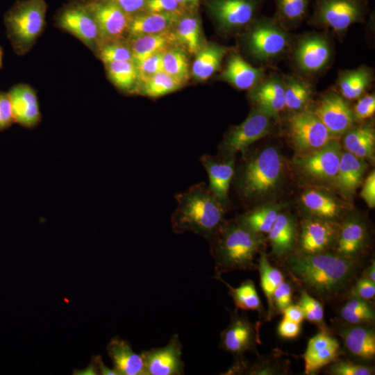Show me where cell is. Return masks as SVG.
I'll return each instance as SVG.
<instances>
[{
  "mask_svg": "<svg viewBox=\"0 0 375 375\" xmlns=\"http://www.w3.org/2000/svg\"><path fill=\"white\" fill-rule=\"evenodd\" d=\"M285 266L294 281L308 293L326 301L344 293L359 269L358 260L331 251L291 253L285 258Z\"/></svg>",
  "mask_w": 375,
  "mask_h": 375,
  "instance_id": "cell-1",
  "label": "cell"
},
{
  "mask_svg": "<svg viewBox=\"0 0 375 375\" xmlns=\"http://www.w3.org/2000/svg\"><path fill=\"white\" fill-rule=\"evenodd\" d=\"M209 240L215 278L230 272L257 269L256 256L265 243L264 235L252 232L238 221L224 222Z\"/></svg>",
  "mask_w": 375,
  "mask_h": 375,
  "instance_id": "cell-2",
  "label": "cell"
},
{
  "mask_svg": "<svg viewBox=\"0 0 375 375\" xmlns=\"http://www.w3.org/2000/svg\"><path fill=\"white\" fill-rule=\"evenodd\" d=\"M178 206L171 217L176 234L193 233L210 240L224 223L225 206L203 183L175 196Z\"/></svg>",
  "mask_w": 375,
  "mask_h": 375,
  "instance_id": "cell-3",
  "label": "cell"
},
{
  "mask_svg": "<svg viewBox=\"0 0 375 375\" xmlns=\"http://www.w3.org/2000/svg\"><path fill=\"white\" fill-rule=\"evenodd\" d=\"M283 160L279 151L268 147L251 157L244 165L238 181L243 197H262L274 192L281 183Z\"/></svg>",
  "mask_w": 375,
  "mask_h": 375,
  "instance_id": "cell-4",
  "label": "cell"
},
{
  "mask_svg": "<svg viewBox=\"0 0 375 375\" xmlns=\"http://www.w3.org/2000/svg\"><path fill=\"white\" fill-rule=\"evenodd\" d=\"M46 10L44 0H22L7 11L4 23L15 53L24 54L31 47L44 26Z\"/></svg>",
  "mask_w": 375,
  "mask_h": 375,
  "instance_id": "cell-5",
  "label": "cell"
},
{
  "mask_svg": "<svg viewBox=\"0 0 375 375\" xmlns=\"http://www.w3.org/2000/svg\"><path fill=\"white\" fill-rule=\"evenodd\" d=\"M249 26L247 46L256 59L272 61L289 50L291 40L288 30L274 18H256Z\"/></svg>",
  "mask_w": 375,
  "mask_h": 375,
  "instance_id": "cell-6",
  "label": "cell"
},
{
  "mask_svg": "<svg viewBox=\"0 0 375 375\" xmlns=\"http://www.w3.org/2000/svg\"><path fill=\"white\" fill-rule=\"evenodd\" d=\"M368 11V0H315L310 22L342 34L352 24L363 22Z\"/></svg>",
  "mask_w": 375,
  "mask_h": 375,
  "instance_id": "cell-7",
  "label": "cell"
},
{
  "mask_svg": "<svg viewBox=\"0 0 375 375\" xmlns=\"http://www.w3.org/2000/svg\"><path fill=\"white\" fill-rule=\"evenodd\" d=\"M272 118L256 107L242 123L226 133L219 147L221 154L235 156L238 151L244 154L249 145L270 133Z\"/></svg>",
  "mask_w": 375,
  "mask_h": 375,
  "instance_id": "cell-8",
  "label": "cell"
},
{
  "mask_svg": "<svg viewBox=\"0 0 375 375\" xmlns=\"http://www.w3.org/2000/svg\"><path fill=\"white\" fill-rule=\"evenodd\" d=\"M290 138L300 152L316 151L331 139L332 135L313 110L294 112L288 119Z\"/></svg>",
  "mask_w": 375,
  "mask_h": 375,
  "instance_id": "cell-9",
  "label": "cell"
},
{
  "mask_svg": "<svg viewBox=\"0 0 375 375\" xmlns=\"http://www.w3.org/2000/svg\"><path fill=\"white\" fill-rule=\"evenodd\" d=\"M265 0H208L209 13L220 30L233 32L249 26Z\"/></svg>",
  "mask_w": 375,
  "mask_h": 375,
  "instance_id": "cell-10",
  "label": "cell"
},
{
  "mask_svg": "<svg viewBox=\"0 0 375 375\" xmlns=\"http://www.w3.org/2000/svg\"><path fill=\"white\" fill-rule=\"evenodd\" d=\"M258 344V326L246 315L231 311L230 322L220 334V348L238 360L244 359L247 352H256Z\"/></svg>",
  "mask_w": 375,
  "mask_h": 375,
  "instance_id": "cell-11",
  "label": "cell"
},
{
  "mask_svg": "<svg viewBox=\"0 0 375 375\" xmlns=\"http://www.w3.org/2000/svg\"><path fill=\"white\" fill-rule=\"evenodd\" d=\"M85 7L92 14L98 26L100 47L109 42L121 40L128 32L131 16L112 1L95 0Z\"/></svg>",
  "mask_w": 375,
  "mask_h": 375,
  "instance_id": "cell-12",
  "label": "cell"
},
{
  "mask_svg": "<svg viewBox=\"0 0 375 375\" xmlns=\"http://www.w3.org/2000/svg\"><path fill=\"white\" fill-rule=\"evenodd\" d=\"M341 154L340 142L332 138L322 148L297 158L294 162L303 173L312 178L335 181Z\"/></svg>",
  "mask_w": 375,
  "mask_h": 375,
  "instance_id": "cell-13",
  "label": "cell"
},
{
  "mask_svg": "<svg viewBox=\"0 0 375 375\" xmlns=\"http://www.w3.org/2000/svg\"><path fill=\"white\" fill-rule=\"evenodd\" d=\"M332 56V48L328 39L317 33L303 36L294 51L297 67L305 74H315L324 69Z\"/></svg>",
  "mask_w": 375,
  "mask_h": 375,
  "instance_id": "cell-14",
  "label": "cell"
},
{
  "mask_svg": "<svg viewBox=\"0 0 375 375\" xmlns=\"http://www.w3.org/2000/svg\"><path fill=\"white\" fill-rule=\"evenodd\" d=\"M146 375H181L185 365L182 360V344L178 334H174L162 347L143 350Z\"/></svg>",
  "mask_w": 375,
  "mask_h": 375,
  "instance_id": "cell-15",
  "label": "cell"
},
{
  "mask_svg": "<svg viewBox=\"0 0 375 375\" xmlns=\"http://www.w3.org/2000/svg\"><path fill=\"white\" fill-rule=\"evenodd\" d=\"M339 224L335 222L312 217L301 223L299 237V252L315 254L330 251L333 248Z\"/></svg>",
  "mask_w": 375,
  "mask_h": 375,
  "instance_id": "cell-16",
  "label": "cell"
},
{
  "mask_svg": "<svg viewBox=\"0 0 375 375\" xmlns=\"http://www.w3.org/2000/svg\"><path fill=\"white\" fill-rule=\"evenodd\" d=\"M313 111L332 136L347 133L354 121L345 99L334 92L324 94Z\"/></svg>",
  "mask_w": 375,
  "mask_h": 375,
  "instance_id": "cell-17",
  "label": "cell"
},
{
  "mask_svg": "<svg viewBox=\"0 0 375 375\" xmlns=\"http://www.w3.org/2000/svg\"><path fill=\"white\" fill-rule=\"evenodd\" d=\"M58 22L60 27L76 36L92 50L97 47L99 48L98 26L85 6L65 9L59 15Z\"/></svg>",
  "mask_w": 375,
  "mask_h": 375,
  "instance_id": "cell-18",
  "label": "cell"
},
{
  "mask_svg": "<svg viewBox=\"0 0 375 375\" xmlns=\"http://www.w3.org/2000/svg\"><path fill=\"white\" fill-rule=\"evenodd\" d=\"M340 346L338 340L328 330H320L309 339L302 358L304 373L312 374L338 358Z\"/></svg>",
  "mask_w": 375,
  "mask_h": 375,
  "instance_id": "cell-19",
  "label": "cell"
},
{
  "mask_svg": "<svg viewBox=\"0 0 375 375\" xmlns=\"http://www.w3.org/2000/svg\"><path fill=\"white\" fill-rule=\"evenodd\" d=\"M200 161L209 178V190L224 206L228 203L230 183L234 175L235 156L204 154Z\"/></svg>",
  "mask_w": 375,
  "mask_h": 375,
  "instance_id": "cell-20",
  "label": "cell"
},
{
  "mask_svg": "<svg viewBox=\"0 0 375 375\" xmlns=\"http://www.w3.org/2000/svg\"><path fill=\"white\" fill-rule=\"evenodd\" d=\"M367 244V230L365 223L357 217H349L339 225L334 252L357 260Z\"/></svg>",
  "mask_w": 375,
  "mask_h": 375,
  "instance_id": "cell-21",
  "label": "cell"
},
{
  "mask_svg": "<svg viewBox=\"0 0 375 375\" xmlns=\"http://www.w3.org/2000/svg\"><path fill=\"white\" fill-rule=\"evenodd\" d=\"M15 122L26 128L35 126L41 119L37 95L30 86L19 84L8 92Z\"/></svg>",
  "mask_w": 375,
  "mask_h": 375,
  "instance_id": "cell-22",
  "label": "cell"
},
{
  "mask_svg": "<svg viewBox=\"0 0 375 375\" xmlns=\"http://www.w3.org/2000/svg\"><path fill=\"white\" fill-rule=\"evenodd\" d=\"M250 97L256 107L273 118L285 108L284 81L279 76L261 80L251 89Z\"/></svg>",
  "mask_w": 375,
  "mask_h": 375,
  "instance_id": "cell-23",
  "label": "cell"
},
{
  "mask_svg": "<svg viewBox=\"0 0 375 375\" xmlns=\"http://www.w3.org/2000/svg\"><path fill=\"white\" fill-rule=\"evenodd\" d=\"M338 334L349 354L362 360L374 359L375 332L369 324H349Z\"/></svg>",
  "mask_w": 375,
  "mask_h": 375,
  "instance_id": "cell-24",
  "label": "cell"
},
{
  "mask_svg": "<svg viewBox=\"0 0 375 375\" xmlns=\"http://www.w3.org/2000/svg\"><path fill=\"white\" fill-rule=\"evenodd\" d=\"M106 351L117 375H146L141 354L135 353L126 340L119 336L113 337Z\"/></svg>",
  "mask_w": 375,
  "mask_h": 375,
  "instance_id": "cell-25",
  "label": "cell"
},
{
  "mask_svg": "<svg viewBox=\"0 0 375 375\" xmlns=\"http://www.w3.org/2000/svg\"><path fill=\"white\" fill-rule=\"evenodd\" d=\"M267 234L271 246L270 254L276 258L288 257L291 254L297 241V230L294 218L288 212H281Z\"/></svg>",
  "mask_w": 375,
  "mask_h": 375,
  "instance_id": "cell-26",
  "label": "cell"
},
{
  "mask_svg": "<svg viewBox=\"0 0 375 375\" xmlns=\"http://www.w3.org/2000/svg\"><path fill=\"white\" fill-rule=\"evenodd\" d=\"M264 71L251 66L240 55H232L220 76L225 81L240 90L251 89L264 78Z\"/></svg>",
  "mask_w": 375,
  "mask_h": 375,
  "instance_id": "cell-27",
  "label": "cell"
},
{
  "mask_svg": "<svg viewBox=\"0 0 375 375\" xmlns=\"http://www.w3.org/2000/svg\"><path fill=\"white\" fill-rule=\"evenodd\" d=\"M367 164L349 151L342 152L334 182L342 194L351 197L362 182Z\"/></svg>",
  "mask_w": 375,
  "mask_h": 375,
  "instance_id": "cell-28",
  "label": "cell"
},
{
  "mask_svg": "<svg viewBox=\"0 0 375 375\" xmlns=\"http://www.w3.org/2000/svg\"><path fill=\"white\" fill-rule=\"evenodd\" d=\"M180 17L172 14L141 12L131 17L128 33L131 37H138L167 31Z\"/></svg>",
  "mask_w": 375,
  "mask_h": 375,
  "instance_id": "cell-29",
  "label": "cell"
},
{
  "mask_svg": "<svg viewBox=\"0 0 375 375\" xmlns=\"http://www.w3.org/2000/svg\"><path fill=\"white\" fill-rule=\"evenodd\" d=\"M177 42L174 33L165 31L156 34L132 37L129 44L135 64L158 53L165 52Z\"/></svg>",
  "mask_w": 375,
  "mask_h": 375,
  "instance_id": "cell-30",
  "label": "cell"
},
{
  "mask_svg": "<svg viewBox=\"0 0 375 375\" xmlns=\"http://www.w3.org/2000/svg\"><path fill=\"white\" fill-rule=\"evenodd\" d=\"M347 151L356 157L374 159L375 149V131L373 126L362 124L349 129L344 140Z\"/></svg>",
  "mask_w": 375,
  "mask_h": 375,
  "instance_id": "cell-31",
  "label": "cell"
},
{
  "mask_svg": "<svg viewBox=\"0 0 375 375\" xmlns=\"http://www.w3.org/2000/svg\"><path fill=\"white\" fill-rule=\"evenodd\" d=\"M228 49L213 44L202 47L196 53L192 67L193 76L199 81H206L219 69Z\"/></svg>",
  "mask_w": 375,
  "mask_h": 375,
  "instance_id": "cell-32",
  "label": "cell"
},
{
  "mask_svg": "<svg viewBox=\"0 0 375 375\" xmlns=\"http://www.w3.org/2000/svg\"><path fill=\"white\" fill-rule=\"evenodd\" d=\"M284 206L278 203L259 206L247 212L237 221L252 232L264 235L269 233Z\"/></svg>",
  "mask_w": 375,
  "mask_h": 375,
  "instance_id": "cell-33",
  "label": "cell"
},
{
  "mask_svg": "<svg viewBox=\"0 0 375 375\" xmlns=\"http://www.w3.org/2000/svg\"><path fill=\"white\" fill-rule=\"evenodd\" d=\"M301 201L306 209L315 217L334 222L340 217L342 207L331 196L315 190L305 192Z\"/></svg>",
  "mask_w": 375,
  "mask_h": 375,
  "instance_id": "cell-34",
  "label": "cell"
},
{
  "mask_svg": "<svg viewBox=\"0 0 375 375\" xmlns=\"http://www.w3.org/2000/svg\"><path fill=\"white\" fill-rule=\"evenodd\" d=\"M372 77V70L364 66L342 72L337 81L342 97L349 100L359 98L370 85Z\"/></svg>",
  "mask_w": 375,
  "mask_h": 375,
  "instance_id": "cell-35",
  "label": "cell"
},
{
  "mask_svg": "<svg viewBox=\"0 0 375 375\" xmlns=\"http://www.w3.org/2000/svg\"><path fill=\"white\" fill-rule=\"evenodd\" d=\"M192 12L181 16L176 22L174 33L177 42L190 53H197L202 47V35L199 17Z\"/></svg>",
  "mask_w": 375,
  "mask_h": 375,
  "instance_id": "cell-36",
  "label": "cell"
},
{
  "mask_svg": "<svg viewBox=\"0 0 375 375\" xmlns=\"http://www.w3.org/2000/svg\"><path fill=\"white\" fill-rule=\"evenodd\" d=\"M312 0H274V19L285 29L298 26L306 17Z\"/></svg>",
  "mask_w": 375,
  "mask_h": 375,
  "instance_id": "cell-37",
  "label": "cell"
},
{
  "mask_svg": "<svg viewBox=\"0 0 375 375\" xmlns=\"http://www.w3.org/2000/svg\"><path fill=\"white\" fill-rule=\"evenodd\" d=\"M257 269L260 274V286L267 301L268 310L266 318L269 320L274 312L272 302L273 293L285 278L278 269L270 264L267 254L262 251L259 253V258L257 259Z\"/></svg>",
  "mask_w": 375,
  "mask_h": 375,
  "instance_id": "cell-38",
  "label": "cell"
},
{
  "mask_svg": "<svg viewBox=\"0 0 375 375\" xmlns=\"http://www.w3.org/2000/svg\"><path fill=\"white\" fill-rule=\"evenodd\" d=\"M217 280L227 286L228 294L231 297L237 309L257 311L260 315H262L264 308L253 281L245 280L238 287L233 288L221 277Z\"/></svg>",
  "mask_w": 375,
  "mask_h": 375,
  "instance_id": "cell-39",
  "label": "cell"
},
{
  "mask_svg": "<svg viewBox=\"0 0 375 375\" xmlns=\"http://www.w3.org/2000/svg\"><path fill=\"white\" fill-rule=\"evenodd\" d=\"M340 317L349 324H372L375 312L370 301L349 296L340 310Z\"/></svg>",
  "mask_w": 375,
  "mask_h": 375,
  "instance_id": "cell-40",
  "label": "cell"
},
{
  "mask_svg": "<svg viewBox=\"0 0 375 375\" xmlns=\"http://www.w3.org/2000/svg\"><path fill=\"white\" fill-rule=\"evenodd\" d=\"M283 81L285 108L295 112L303 110L312 97V86L295 76L287 77Z\"/></svg>",
  "mask_w": 375,
  "mask_h": 375,
  "instance_id": "cell-41",
  "label": "cell"
},
{
  "mask_svg": "<svg viewBox=\"0 0 375 375\" xmlns=\"http://www.w3.org/2000/svg\"><path fill=\"white\" fill-rule=\"evenodd\" d=\"M110 81L118 88L128 91L134 88L139 81L136 64L134 61L104 63Z\"/></svg>",
  "mask_w": 375,
  "mask_h": 375,
  "instance_id": "cell-42",
  "label": "cell"
},
{
  "mask_svg": "<svg viewBox=\"0 0 375 375\" xmlns=\"http://www.w3.org/2000/svg\"><path fill=\"white\" fill-rule=\"evenodd\" d=\"M140 92L151 98H157L179 89L183 83L160 71L141 82Z\"/></svg>",
  "mask_w": 375,
  "mask_h": 375,
  "instance_id": "cell-43",
  "label": "cell"
},
{
  "mask_svg": "<svg viewBox=\"0 0 375 375\" xmlns=\"http://www.w3.org/2000/svg\"><path fill=\"white\" fill-rule=\"evenodd\" d=\"M162 71L184 83L189 77V64L184 51L170 48L162 53Z\"/></svg>",
  "mask_w": 375,
  "mask_h": 375,
  "instance_id": "cell-44",
  "label": "cell"
},
{
  "mask_svg": "<svg viewBox=\"0 0 375 375\" xmlns=\"http://www.w3.org/2000/svg\"><path fill=\"white\" fill-rule=\"evenodd\" d=\"M303 311L305 318L318 326L321 330H327L324 322V311L322 304L315 297L301 288L298 303Z\"/></svg>",
  "mask_w": 375,
  "mask_h": 375,
  "instance_id": "cell-45",
  "label": "cell"
},
{
  "mask_svg": "<svg viewBox=\"0 0 375 375\" xmlns=\"http://www.w3.org/2000/svg\"><path fill=\"white\" fill-rule=\"evenodd\" d=\"M99 49V58L104 63L134 61L129 44H126L121 40L103 44Z\"/></svg>",
  "mask_w": 375,
  "mask_h": 375,
  "instance_id": "cell-46",
  "label": "cell"
},
{
  "mask_svg": "<svg viewBox=\"0 0 375 375\" xmlns=\"http://www.w3.org/2000/svg\"><path fill=\"white\" fill-rule=\"evenodd\" d=\"M327 374L332 375H372L374 368L347 360H338L329 364Z\"/></svg>",
  "mask_w": 375,
  "mask_h": 375,
  "instance_id": "cell-47",
  "label": "cell"
},
{
  "mask_svg": "<svg viewBox=\"0 0 375 375\" xmlns=\"http://www.w3.org/2000/svg\"><path fill=\"white\" fill-rule=\"evenodd\" d=\"M144 10L146 12L172 14L179 17L192 12L185 9L176 0H147Z\"/></svg>",
  "mask_w": 375,
  "mask_h": 375,
  "instance_id": "cell-48",
  "label": "cell"
},
{
  "mask_svg": "<svg viewBox=\"0 0 375 375\" xmlns=\"http://www.w3.org/2000/svg\"><path fill=\"white\" fill-rule=\"evenodd\" d=\"M162 53L152 55L136 64L139 81L142 82L153 74L162 71Z\"/></svg>",
  "mask_w": 375,
  "mask_h": 375,
  "instance_id": "cell-49",
  "label": "cell"
},
{
  "mask_svg": "<svg viewBox=\"0 0 375 375\" xmlns=\"http://www.w3.org/2000/svg\"><path fill=\"white\" fill-rule=\"evenodd\" d=\"M292 293L293 288L292 284L285 280L281 282L273 293L272 302L274 311L282 313L283 310L287 306L292 304Z\"/></svg>",
  "mask_w": 375,
  "mask_h": 375,
  "instance_id": "cell-50",
  "label": "cell"
},
{
  "mask_svg": "<svg viewBox=\"0 0 375 375\" xmlns=\"http://www.w3.org/2000/svg\"><path fill=\"white\" fill-rule=\"evenodd\" d=\"M286 371L276 361L260 360L251 366L247 364L244 374L250 375L283 374Z\"/></svg>",
  "mask_w": 375,
  "mask_h": 375,
  "instance_id": "cell-51",
  "label": "cell"
},
{
  "mask_svg": "<svg viewBox=\"0 0 375 375\" xmlns=\"http://www.w3.org/2000/svg\"><path fill=\"white\" fill-rule=\"evenodd\" d=\"M375 112V97L374 94H367L360 98L354 106L353 119L362 121L372 117Z\"/></svg>",
  "mask_w": 375,
  "mask_h": 375,
  "instance_id": "cell-52",
  "label": "cell"
},
{
  "mask_svg": "<svg viewBox=\"0 0 375 375\" xmlns=\"http://www.w3.org/2000/svg\"><path fill=\"white\" fill-rule=\"evenodd\" d=\"M349 296L356 297L367 301L374 299L375 283L362 275L351 287Z\"/></svg>",
  "mask_w": 375,
  "mask_h": 375,
  "instance_id": "cell-53",
  "label": "cell"
},
{
  "mask_svg": "<svg viewBox=\"0 0 375 375\" xmlns=\"http://www.w3.org/2000/svg\"><path fill=\"white\" fill-rule=\"evenodd\" d=\"M14 122L9 95L0 92V131L10 127Z\"/></svg>",
  "mask_w": 375,
  "mask_h": 375,
  "instance_id": "cell-54",
  "label": "cell"
},
{
  "mask_svg": "<svg viewBox=\"0 0 375 375\" xmlns=\"http://www.w3.org/2000/svg\"><path fill=\"white\" fill-rule=\"evenodd\" d=\"M278 335L284 339H294L301 333V324L283 318L277 327Z\"/></svg>",
  "mask_w": 375,
  "mask_h": 375,
  "instance_id": "cell-55",
  "label": "cell"
},
{
  "mask_svg": "<svg viewBox=\"0 0 375 375\" xmlns=\"http://www.w3.org/2000/svg\"><path fill=\"white\" fill-rule=\"evenodd\" d=\"M360 196L369 208L375 206V172H372L365 179Z\"/></svg>",
  "mask_w": 375,
  "mask_h": 375,
  "instance_id": "cell-56",
  "label": "cell"
},
{
  "mask_svg": "<svg viewBox=\"0 0 375 375\" xmlns=\"http://www.w3.org/2000/svg\"><path fill=\"white\" fill-rule=\"evenodd\" d=\"M126 14L133 16L143 11L147 0H111Z\"/></svg>",
  "mask_w": 375,
  "mask_h": 375,
  "instance_id": "cell-57",
  "label": "cell"
},
{
  "mask_svg": "<svg viewBox=\"0 0 375 375\" xmlns=\"http://www.w3.org/2000/svg\"><path fill=\"white\" fill-rule=\"evenodd\" d=\"M283 318L301 324L305 319L303 310L299 304H290L282 312Z\"/></svg>",
  "mask_w": 375,
  "mask_h": 375,
  "instance_id": "cell-58",
  "label": "cell"
},
{
  "mask_svg": "<svg viewBox=\"0 0 375 375\" xmlns=\"http://www.w3.org/2000/svg\"><path fill=\"white\" fill-rule=\"evenodd\" d=\"M95 369L96 374L102 375H117L113 369L108 368L102 361L101 357L99 355L92 357L91 362Z\"/></svg>",
  "mask_w": 375,
  "mask_h": 375,
  "instance_id": "cell-59",
  "label": "cell"
},
{
  "mask_svg": "<svg viewBox=\"0 0 375 375\" xmlns=\"http://www.w3.org/2000/svg\"><path fill=\"white\" fill-rule=\"evenodd\" d=\"M178 1L183 7L187 9L189 11H194L196 10L200 2V0H176Z\"/></svg>",
  "mask_w": 375,
  "mask_h": 375,
  "instance_id": "cell-60",
  "label": "cell"
},
{
  "mask_svg": "<svg viewBox=\"0 0 375 375\" xmlns=\"http://www.w3.org/2000/svg\"><path fill=\"white\" fill-rule=\"evenodd\" d=\"M375 262L373 260L371 265L366 269L363 276H366L372 281L375 283Z\"/></svg>",
  "mask_w": 375,
  "mask_h": 375,
  "instance_id": "cell-61",
  "label": "cell"
},
{
  "mask_svg": "<svg viewBox=\"0 0 375 375\" xmlns=\"http://www.w3.org/2000/svg\"><path fill=\"white\" fill-rule=\"evenodd\" d=\"M2 59H3V50H2L1 47H0V68H1V64H2Z\"/></svg>",
  "mask_w": 375,
  "mask_h": 375,
  "instance_id": "cell-62",
  "label": "cell"
}]
</instances>
